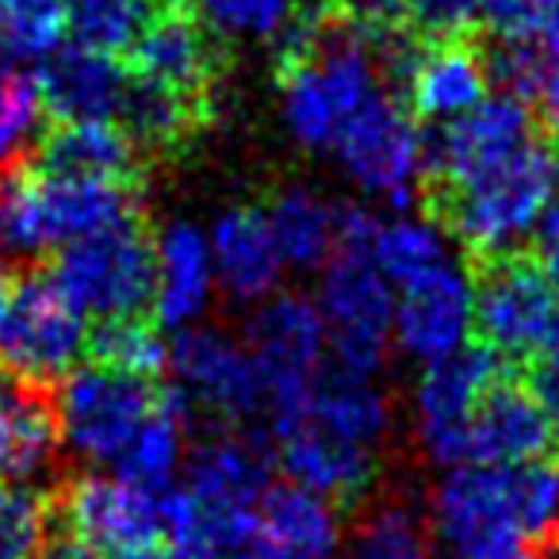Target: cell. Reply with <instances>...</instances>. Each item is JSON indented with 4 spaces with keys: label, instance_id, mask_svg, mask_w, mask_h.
Segmentation results:
<instances>
[{
    "label": "cell",
    "instance_id": "1",
    "mask_svg": "<svg viewBox=\"0 0 559 559\" xmlns=\"http://www.w3.org/2000/svg\"><path fill=\"white\" fill-rule=\"evenodd\" d=\"M360 9L326 4L299 20L280 50V96L292 139L307 150H334L342 127L383 93L380 35Z\"/></svg>",
    "mask_w": 559,
    "mask_h": 559
},
{
    "label": "cell",
    "instance_id": "2",
    "mask_svg": "<svg viewBox=\"0 0 559 559\" xmlns=\"http://www.w3.org/2000/svg\"><path fill=\"white\" fill-rule=\"evenodd\" d=\"M559 188V154L548 139L536 134L510 157L456 180V185L426 188L429 218L449 230L475 261L498 253H513L521 238H528L536 218L544 215Z\"/></svg>",
    "mask_w": 559,
    "mask_h": 559
},
{
    "label": "cell",
    "instance_id": "3",
    "mask_svg": "<svg viewBox=\"0 0 559 559\" xmlns=\"http://www.w3.org/2000/svg\"><path fill=\"white\" fill-rule=\"evenodd\" d=\"M429 528L449 551L544 540L559 528V475L540 464H456L433 490Z\"/></svg>",
    "mask_w": 559,
    "mask_h": 559
},
{
    "label": "cell",
    "instance_id": "4",
    "mask_svg": "<svg viewBox=\"0 0 559 559\" xmlns=\"http://www.w3.org/2000/svg\"><path fill=\"white\" fill-rule=\"evenodd\" d=\"M139 218V185L43 173L20 162L0 173V249L9 257H39Z\"/></svg>",
    "mask_w": 559,
    "mask_h": 559
},
{
    "label": "cell",
    "instance_id": "5",
    "mask_svg": "<svg viewBox=\"0 0 559 559\" xmlns=\"http://www.w3.org/2000/svg\"><path fill=\"white\" fill-rule=\"evenodd\" d=\"M85 314L58 292L47 269L0 261V368L55 388L85 357Z\"/></svg>",
    "mask_w": 559,
    "mask_h": 559
},
{
    "label": "cell",
    "instance_id": "6",
    "mask_svg": "<svg viewBox=\"0 0 559 559\" xmlns=\"http://www.w3.org/2000/svg\"><path fill=\"white\" fill-rule=\"evenodd\" d=\"M472 330L502 360L533 365L559 349V288L533 257H483L472 272Z\"/></svg>",
    "mask_w": 559,
    "mask_h": 559
},
{
    "label": "cell",
    "instance_id": "7",
    "mask_svg": "<svg viewBox=\"0 0 559 559\" xmlns=\"http://www.w3.org/2000/svg\"><path fill=\"white\" fill-rule=\"evenodd\" d=\"M246 349L261 376L264 395V437H280L292 429L307 411L311 388L322 372L326 353V326L311 299L292 292H272L261 299L253 322H249Z\"/></svg>",
    "mask_w": 559,
    "mask_h": 559
},
{
    "label": "cell",
    "instance_id": "8",
    "mask_svg": "<svg viewBox=\"0 0 559 559\" xmlns=\"http://www.w3.org/2000/svg\"><path fill=\"white\" fill-rule=\"evenodd\" d=\"M47 272L85 319H123L154 307L157 253L139 218L62 246Z\"/></svg>",
    "mask_w": 559,
    "mask_h": 559
},
{
    "label": "cell",
    "instance_id": "9",
    "mask_svg": "<svg viewBox=\"0 0 559 559\" xmlns=\"http://www.w3.org/2000/svg\"><path fill=\"white\" fill-rule=\"evenodd\" d=\"M319 314L326 326V349L337 372L372 376L391 349L395 330V292L376 269L372 253L334 249L322 264Z\"/></svg>",
    "mask_w": 559,
    "mask_h": 559
},
{
    "label": "cell",
    "instance_id": "10",
    "mask_svg": "<svg viewBox=\"0 0 559 559\" xmlns=\"http://www.w3.org/2000/svg\"><path fill=\"white\" fill-rule=\"evenodd\" d=\"M55 403L66 449L93 464H116L157 406V388L154 380L78 365L55 383Z\"/></svg>",
    "mask_w": 559,
    "mask_h": 559
},
{
    "label": "cell",
    "instance_id": "11",
    "mask_svg": "<svg viewBox=\"0 0 559 559\" xmlns=\"http://www.w3.org/2000/svg\"><path fill=\"white\" fill-rule=\"evenodd\" d=\"M345 173L365 192L406 207L421 192V131L395 93H376L334 142Z\"/></svg>",
    "mask_w": 559,
    "mask_h": 559
},
{
    "label": "cell",
    "instance_id": "12",
    "mask_svg": "<svg viewBox=\"0 0 559 559\" xmlns=\"http://www.w3.org/2000/svg\"><path fill=\"white\" fill-rule=\"evenodd\" d=\"M50 521L93 551H139L162 544V490H146L123 475H73L55 498Z\"/></svg>",
    "mask_w": 559,
    "mask_h": 559
},
{
    "label": "cell",
    "instance_id": "13",
    "mask_svg": "<svg viewBox=\"0 0 559 559\" xmlns=\"http://www.w3.org/2000/svg\"><path fill=\"white\" fill-rule=\"evenodd\" d=\"M169 365L188 406L218 418L226 429L261 426L264 395L249 349L223 330L185 326L169 345ZM264 433V429H261Z\"/></svg>",
    "mask_w": 559,
    "mask_h": 559
},
{
    "label": "cell",
    "instance_id": "14",
    "mask_svg": "<svg viewBox=\"0 0 559 559\" xmlns=\"http://www.w3.org/2000/svg\"><path fill=\"white\" fill-rule=\"evenodd\" d=\"M506 372V360L483 342H464L456 353L426 365L414 395L418 444L433 464L456 467L467 460V421L483 391Z\"/></svg>",
    "mask_w": 559,
    "mask_h": 559
},
{
    "label": "cell",
    "instance_id": "15",
    "mask_svg": "<svg viewBox=\"0 0 559 559\" xmlns=\"http://www.w3.org/2000/svg\"><path fill=\"white\" fill-rule=\"evenodd\" d=\"M131 73L142 81L180 93L211 108V88L218 81V39L215 27L192 4L169 0L146 12L131 43Z\"/></svg>",
    "mask_w": 559,
    "mask_h": 559
},
{
    "label": "cell",
    "instance_id": "16",
    "mask_svg": "<svg viewBox=\"0 0 559 559\" xmlns=\"http://www.w3.org/2000/svg\"><path fill=\"white\" fill-rule=\"evenodd\" d=\"M472 334V276L452 261L418 272L399 284L395 296V345L411 360H433L456 353Z\"/></svg>",
    "mask_w": 559,
    "mask_h": 559
},
{
    "label": "cell",
    "instance_id": "17",
    "mask_svg": "<svg viewBox=\"0 0 559 559\" xmlns=\"http://www.w3.org/2000/svg\"><path fill=\"white\" fill-rule=\"evenodd\" d=\"M261 429H223L188 456V495L207 518H253L272 487V449Z\"/></svg>",
    "mask_w": 559,
    "mask_h": 559
},
{
    "label": "cell",
    "instance_id": "18",
    "mask_svg": "<svg viewBox=\"0 0 559 559\" xmlns=\"http://www.w3.org/2000/svg\"><path fill=\"white\" fill-rule=\"evenodd\" d=\"M551 449V421L525 388L502 372L467 421V460L464 464H533Z\"/></svg>",
    "mask_w": 559,
    "mask_h": 559
},
{
    "label": "cell",
    "instance_id": "19",
    "mask_svg": "<svg viewBox=\"0 0 559 559\" xmlns=\"http://www.w3.org/2000/svg\"><path fill=\"white\" fill-rule=\"evenodd\" d=\"M58 449L62 426L55 388L0 368V479L24 483L47 472Z\"/></svg>",
    "mask_w": 559,
    "mask_h": 559
},
{
    "label": "cell",
    "instance_id": "20",
    "mask_svg": "<svg viewBox=\"0 0 559 559\" xmlns=\"http://www.w3.org/2000/svg\"><path fill=\"white\" fill-rule=\"evenodd\" d=\"M342 544L334 502L296 487L272 483L253 510L249 548L261 559H334Z\"/></svg>",
    "mask_w": 559,
    "mask_h": 559
},
{
    "label": "cell",
    "instance_id": "21",
    "mask_svg": "<svg viewBox=\"0 0 559 559\" xmlns=\"http://www.w3.org/2000/svg\"><path fill=\"white\" fill-rule=\"evenodd\" d=\"M35 81H39L43 111H50L58 123H78V119L116 123L131 70H123L116 58L93 55V50L70 43L43 58Z\"/></svg>",
    "mask_w": 559,
    "mask_h": 559
},
{
    "label": "cell",
    "instance_id": "22",
    "mask_svg": "<svg viewBox=\"0 0 559 559\" xmlns=\"http://www.w3.org/2000/svg\"><path fill=\"white\" fill-rule=\"evenodd\" d=\"M403 96L411 104V116L426 127L449 123V119L464 116L479 100L490 96V73L487 58L464 39H444L429 43L418 50L411 73H406Z\"/></svg>",
    "mask_w": 559,
    "mask_h": 559
},
{
    "label": "cell",
    "instance_id": "23",
    "mask_svg": "<svg viewBox=\"0 0 559 559\" xmlns=\"http://www.w3.org/2000/svg\"><path fill=\"white\" fill-rule=\"evenodd\" d=\"M280 467L296 487L326 498V502H357L372 487L376 449L342 441L311 421H296L276 437Z\"/></svg>",
    "mask_w": 559,
    "mask_h": 559
},
{
    "label": "cell",
    "instance_id": "24",
    "mask_svg": "<svg viewBox=\"0 0 559 559\" xmlns=\"http://www.w3.org/2000/svg\"><path fill=\"white\" fill-rule=\"evenodd\" d=\"M207 246L211 264H215V284H223L234 299L261 304L280 288L284 257H280L261 207H230L226 215H218Z\"/></svg>",
    "mask_w": 559,
    "mask_h": 559
},
{
    "label": "cell",
    "instance_id": "25",
    "mask_svg": "<svg viewBox=\"0 0 559 559\" xmlns=\"http://www.w3.org/2000/svg\"><path fill=\"white\" fill-rule=\"evenodd\" d=\"M142 150L131 134L108 119H78L58 123L43 134L39 154L32 165L58 177H85V180H116V185H139L142 177Z\"/></svg>",
    "mask_w": 559,
    "mask_h": 559
},
{
    "label": "cell",
    "instance_id": "26",
    "mask_svg": "<svg viewBox=\"0 0 559 559\" xmlns=\"http://www.w3.org/2000/svg\"><path fill=\"white\" fill-rule=\"evenodd\" d=\"M157 280H154V319L157 326L185 330L203 314L215 288L211 246L192 223H173L154 241Z\"/></svg>",
    "mask_w": 559,
    "mask_h": 559
},
{
    "label": "cell",
    "instance_id": "27",
    "mask_svg": "<svg viewBox=\"0 0 559 559\" xmlns=\"http://www.w3.org/2000/svg\"><path fill=\"white\" fill-rule=\"evenodd\" d=\"M299 421H311L342 441L376 449L380 437L388 433L391 406L388 395L372 383V376H353L334 368V372H319Z\"/></svg>",
    "mask_w": 559,
    "mask_h": 559
},
{
    "label": "cell",
    "instance_id": "28",
    "mask_svg": "<svg viewBox=\"0 0 559 559\" xmlns=\"http://www.w3.org/2000/svg\"><path fill=\"white\" fill-rule=\"evenodd\" d=\"M192 421V406H188L185 391L157 388V406L150 411V418L142 421V429L134 433V441L123 449V456L116 460L119 475L146 490H165L177 475L180 460H185V429Z\"/></svg>",
    "mask_w": 559,
    "mask_h": 559
},
{
    "label": "cell",
    "instance_id": "29",
    "mask_svg": "<svg viewBox=\"0 0 559 559\" xmlns=\"http://www.w3.org/2000/svg\"><path fill=\"white\" fill-rule=\"evenodd\" d=\"M269 230L284 257V269L314 272L334 257L337 246V207H330L319 192L296 185L276 192V200L264 207Z\"/></svg>",
    "mask_w": 559,
    "mask_h": 559
},
{
    "label": "cell",
    "instance_id": "30",
    "mask_svg": "<svg viewBox=\"0 0 559 559\" xmlns=\"http://www.w3.org/2000/svg\"><path fill=\"white\" fill-rule=\"evenodd\" d=\"M207 111L211 108H203V104L131 73L116 123L131 134V142L142 154H150V150H177L185 139H192L207 123Z\"/></svg>",
    "mask_w": 559,
    "mask_h": 559
},
{
    "label": "cell",
    "instance_id": "31",
    "mask_svg": "<svg viewBox=\"0 0 559 559\" xmlns=\"http://www.w3.org/2000/svg\"><path fill=\"white\" fill-rule=\"evenodd\" d=\"M85 357L88 365L154 380L169 368V342L146 314H123V319H100L88 330Z\"/></svg>",
    "mask_w": 559,
    "mask_h": 559
},
{
    "label": "cell",
    "instance_id": "32",
    "mask_svg": "<svg viewBox=\"0 0 559 559\" xmlns=\"http://www.w3.org/2000/svg\"><path fill=\"white\" fill-rule=\"evenodd\" d=\"M345 559H433V528L414 506L388 498L353 525Z\"/></svg>",
    "mask_w": 559,
    "mask_h": 559
},
{
    "label": "cell",
    "instance_id": "33",
    "mask_svg": "<svg viewBox=\"0 0 559 559\" xmlns=\"http://www.w3.org/2000/svg\"><path fill=\"white\" fill-rule=\"evenodd\" d=\"M372 261L391 288H399V284H406V280L418 276V272L449 261V241H444L441 226L426 215L380 218L376 238H372Z\"/></svg>",
    "mask_w": 559,
    "mask_h": 559
},
{
    "label": "cell",
    "instance_id": "34",
    "mask_svg": "<svg viewBox=\"0 0 559 559\" xmlns=\"http://www.w3.org/2000/svg\"><path fill=\"white\" fill-rule=\"evenodd\" d=\"M142 20V0H66V35L93 55H127Z\"/></svg>",
    "mask_w": 559,
    "mask_h": 559
},
{
    "label": "cell",
    "instance_id": "35",
    "mask_svg": "<svg viewBox=\"0 0 559 559\" xmlns=\"http://www.w3.org/2000/svg\"><path fill=\"white\" fill-rule=\"evenodd\" d=\"M66 39V0H0V55L43 62Z\"/></svg>",
    "mask_w": 559,
    "mask_h": 559
},
{
    "label": "cell",
    "instance_id": "36",
    "mask_svg": "<svg viewBox=\"0 0 559 559\" xmlns=\"http://www.w3.org/2000/svg\"><path fill=\"white\" fill-rule=\"evenodd\" d=\"M43 119V96L35 73L0 55V173L27 162V142Z\"/></svg>",
    "mask_w": 559,
    "mask_h": 559
},
{
    "label": "cell",
    "instance_id": "37",
    "mask_svg": "<svg viewBox=\"0 0 559 559\" xmlns=\"http://www.w3.org/2000/svg\"><path fill=\"white\" fill-rule=\"evenodd\" d=\"M50 533V506L43 495L0 479V559H35Z\"/></svg>",
    "mask_w": 559,
    "mask_h": 559
},
{
    "label": "cell",
    "instance_id": "38",
    "mask_svg": "<svg viewBox=\"0 0 559 559\" xmlns=\"http://www.w3.org/2000/svg\"><path fill=\"white\" fill-rule=\"evenodd\" d=\"M399 24L429 43L464 39L483 24L487 0H395Z\"/></svg>",
    "mask_w": 559,
    "mask_h": 559
},
{
    "label": "cell",
    "instance_id": "39",
    "mask_svg": "<svg viewBox=\"0 0 559 559\" xmlns=\"http://www.w3.org/2000/svg\"><path fill=\"white\" fill-rule=\"evenodd\" d=\"M200 12L215 32L276 35L288 24L292 0H200Z\"/></svg>",
    "mask_w": 559,
    "mask_h": 559
},
{
    "label": "cell",
    "instance_id": "40",
    "mask_svg": "<svg viewBox=\"0 0 559 559\" xmlns=\"http://www.w3.org/2000/svg\"><path fill=\"white\" fill-rule=\"evenodd\" d=\"M559 0H487V20L498 32V39H536Z\"/></svg>",
    "mask_w": 559,
    "mask_h": 559
},
{
    "label": "cell",
    "instance_id": "41",
    "mask_svg": "<svg viewBox=\"0 0 559 559\" xmlns=\"http://www.w3.org/2000/svg\"><path fill=\"white\" fill-rule=\"evenodd\" d=\"M533 261L540 264V272L559 288V200H551L544 207V215L533 226Z\"/></svg>",
    "mask_w": 559,
    "mask_h": 559
},
{
    "label": "cell",
    "instance_id": "42",
    "mask_svg": "<svg viewBox=\"0 0 559 559\" xmlns=\"http://www.w3.org/2000/svg\"><path fill=\"white\" fill-rule=\"evenodd\" d=\"M525 388L533 391V399L540 403V411L548 414L551 426H559V349L528 365Z\"/></svg>",
    "mask_w": 559,
    "mask_h": 559
},
{
    "label": "cell",
    "instance_id": "43",
    "mask_svg": "<svg viewBox=\"0 0 559 559\" xmlns=\"http://www.w3.org/2000/svg\"><path fill=\"white\" fill-rule=\"evenodd\" d=\"M452 559H540V548L533 540H502V544H487V548L452 551Z\"/></svg>",
    "mask_w": 559,
    "mask_h": 559
},
{
    "label": "cell",
    "instance_id": "44",
    "mask_svg": "<svg viewBox=\"0 0 559 559\" xmlns=\"http://www.w3.org/2000/svg\"><path fill=\"white\" fill-rule=\"evenodd\" d=\"M536 43H540V47L548 50V55L559 58V9H556V16H551L548 24H544V32L536 35Z\"/></svg>",
    "mask_w": 559,
    "mask_h": 559
},
{
    "label": "cell",
    "instance_id": "45",
    "mask_svg": "<svg viewBox=\"0 0 559 559\" xmlns=\"http://www.w3.org/2000/svg\"><path fill=\"white\" fill-rule=\"evenodd\" d=\"M96 559H162L157 548H139V551H96Z\"/></svg>",
    "mask_w": 559,
    "mask_h": 559
}]
</instances>
